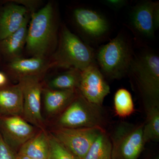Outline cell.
<instances>
[{"label":"cell","instance_id":"6da1fadb","mask_svg":"<svg viewBox=\"0 0 159 159\" xmlns=\"http://www.w3.org/2000/svg\"><path fill=\"white\" fill-rule=\"evenodd\" d=\"M144 109L159 106V57L150 50L135 54L127 75Z\"/></svg>","mask_w":159,"mask_h":159},{"label":"cell","instance_id":"7a4b0ae2","mask_svg":"<svg viewBox=\"0 0 159 159\" xmlns=\"http://www.w3.org/2000/svg\"><path fill=\"white\" fill-rule=\"evenodd\" d=\"M134 54L129 38L121 33L99 48L95 53V61L104 77L119 80L127 75Z\"/></svg>","mask_w":159,"mask_h":159},{"label":"cell","instance_id":"3957f363","mask_svg":"<svg viewBox=\"0 0 159 159\" xmlns=\"http://www.w3.org/2000/svg\"><path fill=\"white\" fill-rule=\"evenodd\" d=\"M95 53L92 48L64 26L51 66L82 71L96 63Z\"/></svg>","mask_w":159,"mask_h":159},{"label":"cell","instance_id":"277c9868","mask_svg":"<svg viewBox=\"0 0 159 159\" xmlns=\"http://www.w3.org/2000/svg\"><path fill=\"white\" fill-rule=\"evenodd\" d=\"M56 38L54 9L48 3L31 15L28 28L26 48L33 57H44Z\"/></svg>","mask_w":159,"mask_h":159},{"label":"cell","instance_id":"5b68a950","mask_svg":"<svg viewBox=\"0 0 159 159\" xmlns=\"http://www.w3.org/2000/svg\"><path fill=\"white\" fill-rule=\"evenodd\" d=\"M106 122L102 106L89 102L79 91L77 97L65 109L58 121L59 127L69 128L104 129Z\"/></svg>","mask_w":159,"mask_h":159},{"label":"cell","instance_id":"8992f818","mask_svg":"<svg viewBox=\"0 0 159 159\" xmlns=\"http://www.w3.org/2000/svg\"><path fill=\"white\" fill-rule=\"evenodd\" d=\"M144 123L121 122L110 137L112 159H138L146 144L143 138Z\"/></svg>","mask_w":159,"mask_h":159},{"label":"cell","instance_id":"52a82bcc","mask_svg":"<svg viewBox=\"0 0 159 159\" xmlns=\"http://www.w3.org/2000/svg\"><path fill=\"white\" fill-rule=\"evenodd\" d=\"M104 129L58 127L53 136L80 159H83L91 146Z\"/></svg>","mask_w":159,"mask_h":159},{"label":"cell","instance_id":"ba28073f","mask_svg":"<svg viewBox=\"0 0 159 159\" xmlns=\"http://www.w3.org/2000/svg\"><path fill=\"white\" fill-rule=\"evenodd\" d=\"M24 98L23 116L31 124L42 128L43 121L41 111V97L43 89L39 76L20 77Z\"/></svg>","mask_w":159,"mask_h":159},{"label":"cell","instance_id":"9c48e42d","mask_svg":"<svg viewBox=\"0 0 159 159\" xmlns=\"http://www.w3.org/2000/svg\"><path fill=\"white\" fill-rule=\"evenodd\" d=\"M77 89L89 102L99 106H102L110 93L109 85L96 63L81 71Z\"/></svg>","mask_w":159,"mask_h":159},{"label":"cell","instance_id":"30bf717a","mask_svg":"<svg viewBox=\"0 0 159 159\" xmlns=\"http://www.w3.org/2000/svg\"><path fill=\"white\" fill-rule=\"evenodd\" d=\"M0 127L3 139L14 151L19 149L35 135L32 125L19 116L1 118Z\"/></svg>","mask_w":159,"mask_h":159},{"label":"cell","instance_id":"8fae6325","mask_svg":"<svg viewBox=\"0 0 159 159\" xmlns=\"http://www.w3.org/2000/svg\"><path fill=\"white\" fill-rule=\"evenodd\" d=\"M74 20L80 29L92 39L103 37L109 30L107 19L99 12L87 8L75 9Z\"/></svg>","mask_w":159,"mask_h":159},{"label":"cell","instance_id":"7c38bea8","mask_svg":"<svg viewBox=\"0 0 159 159\" xmlns=\"http://www.w3.org/2000/svg\"><path fill=\"white\" fill-rule=\"evenodd\" d=\"M156 2L144 1L135 5L131 11L129 23L138 35L145 38L154 37L153 11Z\"/></svg>","mask_w":159,"mask_h":159},{"label":"cell","instance_id":"4fadbf2b","mask_svg":"<svg viewBox=\"0 0 159 159\" xmlns=\"http://www.w3.org/2000/svg\"><path fill=\"white\" fill-rule=\"evenodd\" d=\"M25 6L18 5L6 6L0 15V41L5 39L19 29L27 16Z\"/></svg>","mask_w":159,"mask_h":159},{"label":"cell","instance_id":"5bb4252c","mask_svg":"<svg viewBox=\"0 0 159 159\" xmlns=\"http://www.w3.org/2000/svg\"><path fill=\"white\" fill-rule=\"evenodd\" d=\"M24 98L19 84L0 89V114L5 116L23 115Z\"/></svg>","mask_w":159,"mask_h":159},{"label":"cell","instance_id":"9a60e30c","mask_svg":"<svg viewBox=\"0 0 159 159\" xmlns=\"http://www.w3.org/2000/svg\"><path fill=\"white\" fill-rule=\"evenodd\" d=\"M50 66L44 57H32L29 58L17 57L11 60L9 70L20 77L26 76H39Z\"/></svg>","mask_w":159,"mask_h":159},{"label":"cell","instance_id":"2e32d148","mask_svg":"<svg viewBox=\"0 0 159 159\" xmlns=\"http://www.w3.org/2000/svg\"><path fill=\"white\" fill-rule=\"evenodd\" d=\"M29 18L28 15L21 27L5 39L0 41V49L3 54L11 60L20 57L26 44Z\"/></svg>","mask_w":159,"mask_h":159},{"label":"cell","instance_id":"e0dca14e","mask_svg":"<svg viewBox=\"0 0 159 159\" xmlns=\"http://www.w3.org/2000/svg\"><path fill=\"white\" fill-rule=\"evenodd\" d=\"M78 89L44 90L45 107L49 114H54L66 108L78 94Z\"/></svg>","mask_w":159,"mask_h":159},{"label":"cell","instance_id":"ac0fdd59","mask_svg":"<svg viewBox=\"0 0 159 159\" xmlns=\"http://www.w3.org/2000/svg\"><path fill=\"white\" fill-rule=\"evenodd\" d=\"M19 150L18 154L35 159H48L49 137L43 131L41 132L28 140Z\"/></svg>","mask_w":159,"mask_h":159},{"label":"cell","instance_id":"d6986e66","mask_svg":"<svg viewBox=\"0 0 159 159\" xmlns=\"http://www.w3.org/2000/svg\"><path fill=\"white\" fill-rule=\"evenodd\" d=\"M111 143L105 130L98 136L83 159H112Z\"/></svg>","mask_w":159,"mask_h":159},{"label":"cell","instance_id":"ffe728a7","mask_svg":"<svg viewBox=\"0 0 159 159\" xmlns=\"http://www.w3.org/2000/svg\"><path fill=\"white\" fill-rule=\"evenodd\" d=\"M146 121L143 126V138L145 143L159 140V106L153 107L145 110Z\"/></svg>","mask_w":159,"mask_h":159},{"label":"cell","instance_id":"44dd1931","mask_svg":"<svg viewBox=\"0 0 159 159\" xmlns=\"http://www.w3.org/2000/svg\"><path fill=\"white\" fill-rule=\"evenodd\" d=\"M81 71L77 69H69L51 80V89L54 90L75 89L78 88Z\"/></svg>","mask_w":159,"mask_h":159},{"label":"cell","instance_id":"7402d4cb","mask_svg":"<svg viewBox=\"0 0 159 159\" xmlns=\"http://www.w3.org/2000/svg\"><path fill=\"white\" fill-rule=\"evenodd\" d=\"M114 102L115 112L119 117L129 116L134 111L132 97L129 91L126 89H120L116 91Z\"/></svg>","mask_w":159,"mask_h":159},{"label":"cell","instance_id":"603a6c76","mask_svg":"<svg viewBox=\"0 0 159 159\" xmlns=\"http://www.w3.org/2000/svg\"><path fill=\"white\" fill-rule=\"evenodd\" d=\"M49 151L48 159H80L53 135L49 137Z\"/></svg>","mask_w":159,"mask_h":159},{"label":"cell","instance_id":"cb8c5ba5","mask_svg":"<svg viewBox=\"0 0 159 159\" xmlns=\"http://www.w3.org/2000/svg\"><path fill=\"white\" fill-rule=\"evenodd\" d=\"M0 159H16L14 151L9 146L0 134Z\"/></svg>","mask_w":159,"mask_h":159},{"label":"cell","instance_id":"d4e9b609","mask_svg":"<svg viewBox=\"0 0 159 159\" xmlns=\"http://www.w3.org/2000/svg\"><path fill=\"white\" fill-rule=\"evenodd\" d=\"M103 3L112 9L116 10L125 6L127 2L125 0H106L104 1Z\"/></svg>","mask_w":159,"mask_h":159},{"label":"cell","instance_id":"484cf974","mask_svg":"<svg viewBox=\"0 0 159 159\" xmlns=\"http://www.w3.org/2000/svg\"><path fill=\"white\" fill-rule=\"evenodd\" d=\"M153 21L154 25L156 30H157L159 27V3L156 2L153 11Z\"/></svg>","mask_w":159,"mask_h":159},{"label":"cell","instance_id":"4316f807","mask_svg":"<svg viewBox=\"0 0 159 159\" xmlns=\"http://www.w3.org/2000/svg\"><path fill=\"white\" fill-rule=\"evenodd\" d=\"M7 82V77L6 75L0 72V87L5 85Z\"/></svg>","mask_w":159,"mask_h":159},{"label":"cell","instance_id":"83f0119b","mask_svg":"<svg viewBox=\"0 0 159 159\" xmlns=\"http://www.w3.org/2000/svg\"><path fill=\"white\" fill-rule=\"evenodd\" d=\"M16 159H35L30 157L22 155L17 154L16 155Z\"/></svg>","mask_w":159,"mask_h":159},{"label":"cell","instance_id":"f1b7e54d","mask_svg":"<svg viewBox=\"0 0 159 159\" xmlns=\"http://www.w3.org/2000/svg\"><path fill=\"white\" fill-rule=\"evenodd\" d=\"M154 159H159V157H156Z\"/></svg>","mask_w":159,"mask_h":159}]
</instances>
